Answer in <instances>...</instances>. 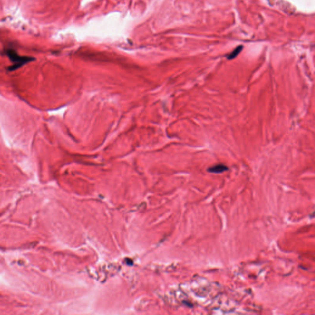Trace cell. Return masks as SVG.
<instances>
[{
	"mask_svg": "<svg viewBox=\"0 0 315 315\" xmlns=\"http://www.w3.org/2000/svg\"><path fill=\"white\" fill-rule=\"evenodd\" d=\"M6 54L10 58L13 65L9 68V70H15L21 67L22 65L29 63V62L33 60L34 59L30 57L21 56L17 54L14 50L7 49L6 51Z\"/></svg>",
	"mask_w": 315,
	"mask_h": 315,
	"instance_id": "6da1fadb",
	"label": "cell"
},
{
	"mask_svg": "<svg viewBox=\"0 0 315 315\" xmlns=\"http://www.w3.org/2000/svg\"><path fill=\"white\" fill-rule=\"evenodd\" d=\"M229 170V168L227 166H226L224 164H217L215 166H212V167L209 168L207 171L208 172L211 173H215V174H220L223 172L227 171Z\"/></svg>",
	"mask_w": 315,
	"mask_h": 315,
	"instance_id": "7a4b0ae2",
	"label": "cell"
},
{
	"mask_svg": "<svg viewBox=\"0 0 315 315\" xmlns=\"http://www.w3.org/2000/svg\"><path fill=\"white\" fill-rule=\"evenodd\" d=\"M241 50H242V46H239V47H238L237 48L235 49L231 52V53H230V54L229 55V56H228V57H227V58H228V59H230V60L235 58L236 56H237L240 54V52H241Z\"/></svg>",
	"mask_w": 315,
	"mask_h": 315,
	"instance_id": "3957f363",
	"label": "cell"
}]
</instances>
